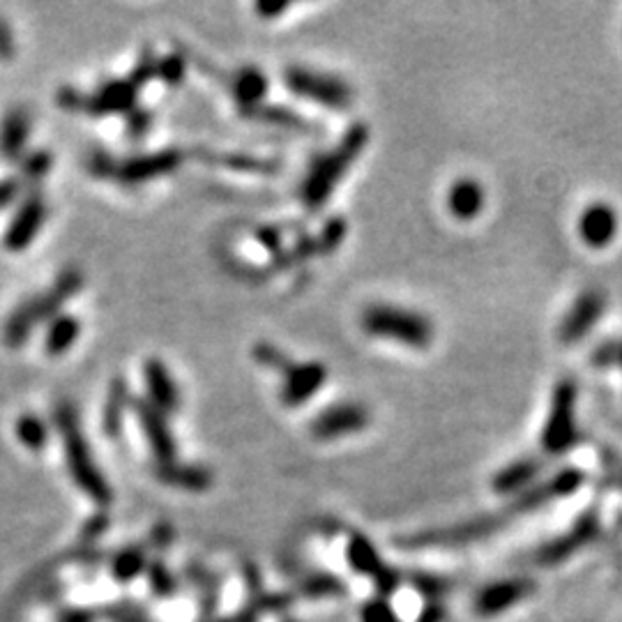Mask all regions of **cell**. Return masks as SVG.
<instances>
[{"label": "cell", "mask_w": 622, "mask_h": 622, "mask_svg": "<svg viewBox=\"0 0 622 622\" xmlns=\"http://www.w3.org/2000/svg\"><path fill=\"white\" fill-rule=\"evenodd\" d=\"M371 139V132L367 125L355 123L348 127V132L341 136L337 148L332 153L318 157L307 173L305 182H302V203L309 212L321 210L328 199L335 192L339 180L346 176L355 159L362 155Z\"/></svg>", "instance_id": "1"}, {"label": "cell", "mask_w": 622, "mask_h": 622, "mask_svg": "<svg viewBox=\"0 0 622 622\" xmlns=\"http://www.w3.org/2000/svg\"><path fill=\"white\" fill-rule=\"evenodd\" d=\"M81 286L83 275L79 268H67L60 272L51 288H47V291L40 295H33V298H28L26 302H21V305L12 311V316L7 318L3 328L5 344L12 348L24 346L28 337L33 335L35 325H40L44 321L51 323L53 318L60 316V309L81 291Z\"/></svg>", "instance_id": "2"}, {"label": "cell", "mask_w": 622, "mask_h": 622, "mask_svg": "<svg viewBox=\"0 0 622 622\" xmlns=\"http://www.w3.org/2000/svg\"><path fill=\"white\" fill-rule=\"evenodd\" d=\"M53 420H56V429L60 438H63L67 468H70L74 482H77L79 489L83 493H88L95 503L100 505L111 503L113 493L109 489V484H106L104 475L100 473V468L95 466L88 441L81 431L77 408L63 401V404H58L56 411H53Z\"/></svg>", "instance_id": "3"}, {"label": "cell", "mask_w": 622, "mask_h": 622, "mask_svg": "<svg viewBox=\"0 0 622 622\" xmlns=\"http://www.w3.org/2000/svg\"><path fill=\"white\" fill-rule=\"evenodd\" d=\"M360 323L369 337L390 339L411 348H427L434 341V323L413 309L371 305L364 309Z\"/></svg>", "instance_id": "4"}, {"label": "cell", "mask_w": 622, "mask_h": 622, "mask_svg": "<svg viewBox=\"0 0 622 622\" xmlns=\"http://www.w3.org/2000/svg\"><path fill=\"white\" fill-rule=\"evenodd\" d=\"M576 383L572 378H565L556 385L551 397V411L546 417L542 431V447L546 454H565L572 450L579 441V429H576Z\"/></svg>", "instance_id": "5"}, {"label": "cell", "mask_w": 622, "mask_h": 622, "mask_svg": "<svg viewBox=\"0 0 622 622\" xmlns=\"http://www.w3.org/2000/svg\"><path fill=\"white\" fill-rule=\"evenodd\" d=\"M512 519H517V512H514L512 505H507L503 512H493L484 514V517L470 519L464 523H454V526L445 528H434V530H424V533H417L413 537H408L401 544L404 546H464L473 544L480 540H487L496 530L507 526Z\"/></svg>", "instance_id": "6"}, {"label": "cell", "mask_w": 622, "mask_h": 622, "mask_svg": "<svg viewBox=\"0 0 622 622\" xmlns=\"http://www.w3.org/2000/svg\"><path fill=\"white\" fill-rule=\"evenodd\" d=\"M139 88L130 79H113L102 83L93 95H81L77 90H60L58 104L67 111L88 113V116H109V113H132Z\"/></svg>", "instance_id": "7"}, {"label": "cell", "mask_w": 622, "mask_h": 622, "mask_svg": "<svg viewBox=\"0 0 622 622\" xmlns=\"http://www.w3.org/2000/svg\"><path fill=\"white\" fill-rule=\"evenodd\" d=\"M286 88L302 100L316 102L328 109H348L353 102V90L346 81L332 74H323L307 67H288L284 74Z\"/></svg>", "instance_id": "8"}, {"label": "cell", "mask_w": 622, "mask_h": 622, "mask_svg": "<svg viewBox=\"0 0 622 622\" xmlns=\"http://www.w3.org/2000/svg\"><path fill=\"white\" fill-rule=\"evenodd\" d=\"M369 427V411L362 404H335L325 408L311 420V434L318 441H332V438H341L348 434H358V431Z\"/></svg>", "instance_id": "9"}, {"label": "cell", "mask_w": 622, "mask_h": 622, "mask_svg": "<svg viewBox=\"0 0 622 622\" xmlns=\"http://www.w3.org/2000/svg\"><path fill=\"white\" fill-rule=\"evenodd\" d=\"M44 222H47V201H44L40 192H35L21 203L17 215H14L10 226H7L3 238L5 249H10V252H24V249L33 245V240L42 231Z\"/></svg>", "instance_id": "10"}, {"label": "cell", "mask_w": 622, "mask_h": 622, "mask_svg": "<svg viewBox=\"0 0 622 622\" xmlns=\"http://www.w3.org/2000/svg\"><path fill=\"white\" fill-rule=\"evenodd\" d=\"M604 309H606V298L602 291H597V288L583 291L579 298H576L572 309L567 311L563 323H560V332H558L560 341H563V344H576V341H581L599 323Z\"/></svg>", "instance_id": "11"}, {"label": "cell", "mask_w": 622, "mask_h": 622, "mask_svg": "<svg viewBox=\"0 0 622 622\" xmlns=\"http://www.w3.org/2000/svg\"><path fill=\"white\" fill-rule=\"evenodd\" d=\"M132 408H134L136 420H139L141 431L148 438L150 450H153L155 459L159 461V466L173 464V461H176V441H173L166 415L162 411H157L150 401H143V399H134Z\"/></svg>", "instance_id": "12"}, {"label": "cell", "mask_w": 622, "mask_h": 622, "mask_svg": "<svg viewBox=\"0 0 622 622\" xmlns=\"http://www.w3.org/2000/svg\"><path fill=\"white\" fill-rule=\"evenodd\" d=\"M597 533H599V517H597L595 510H590V512L583 514V517L576 521L563 537H558V540H551L549 544H544L540 553H537V560H540L542 565L563 563V560L574 556L576 551L593 542Z\"/></svg>", "instance_id": "13"}, {"label": "cell", "mask_w": 622, "mask_h": 622, "mask_svg": "<svg viewBox=\"0 0 622 622\" xmlns=\"http://www.w3.org/2000/svg\"><path fill=\"white\" fill-rule=\"evenodd\" d=\"M282 401L288 408H298L323 388L328 369L321 362H293L284 374Z\"/></svg>", "instance_id": "14"}, {"label": "cell", "mask_w": 622, "mask_h": 622, "mask_svg": "<svg viewBox=\"0 0 622 622\" xmlns=\"http://www.w3.org/2000/svg\"><path fill=\"white\" fill-rule=\"evenodd\" d=\"M185 159V153L182 150H162V153H153V155H141L134 157L130 162L120 164L116 169V176L125 182V185H141V182L153 180L159 176H169L178 169Z\"/></svg>", "instance_id": "15"}, {"label": "cell", "mask_w": 622, "mask_h": 622, "mask_svg": "<svg viewBox=\"0 0 622 622\" xmlns=\"http://www.w3.org/2000/svg\"><path fill=\"white\" fill-rule=\"evenodd\" d=\"M533 593V583L526 579H510V581H498L491 583L475 597V613L477 616L491 618L498 613H505L510 606L519 604L521 599H526Z\"/></svg>", "instance_id": "16"}, {"label": "cell", "mask_w": 622, "mask_h": 622, "mask_svg": "<svg viewBox=\"0 0 622 622\" xmlns=\"http://www.w3.org/2000/svg\"><path fill=\"white\" fill-rule=\"evenodd\" d=\"M348 563L353 565V570L358 574L376 579L378 588H381L383 593H392V590L397 588V583H399L397 572H392L390 567H385L381 563V558H378L374 546H371V542L364 540L362 535H353L351 542H348Z\"/></svg>", "instance_id": "17"}, {"label": "cell", "mask_w": 622, "mask_h": 622, "mask_svg": "<svg viewBox=\"0 0 622 622\" xmlns=\"http://www.w3.org/2000/svg\"><path fill=\"white\" fill-rule=\"evenodd\" d=\"M579 233L588 247H609L618 233L616 210L606 206V203H593V206H588L579 219Z\"/></svg>", "instance_id": "18"}, {"label": "cell", "mask_w": 622, "mask_h": 622, "mask_svg": "<svg viewBox=\"0 0 622 622\" xmlns=\"http://www.w3.org/2000/svg\"><path fill=\"white\" fill-rule=\"evenodd\" d=\"M143 378H146L150 404L164 415L176 413L180 406V392L176 381H173L169 367L155 358L146 360V364H143Z\"/></svg>", "instance_id": "19"}, {"label": "cell", "mask_w": 622, "mask_h": 622, "mask_svg": "<svg viewBox=\"0 0 622 622\" xmlns=\"http://www.w3.org/2000/svg\"><path fill=\"white\" fill-rule=\"evenodd\" d=\"M30 113L24 106L7 111V116L0 123V155L5 159H19L24 153L30 136Z\"/></svg>", "instance_id": "20"}, {"label": "cell", "mask_w": 622, "mask_h": 622, "mask_svg": "<svg viewBox=\"0 0 622 622\" xmlns=\"http://www.w3.org/2000/svg\"><path fill=\"white\" fill-rule=\"evenodd\" d=\"M229 88L240 111L247 113L261 106L265 93H268V77L261 70H256V67H245V70L235 72L229 79Z\"/></svg>", "instance_id": "21"}, {"label": "cell", "mask_w": 622, "mask_h": 622, "mask_svg": "<svg viewBox=\"0 0 622 622\" xmlns=\"http://www.w3.org/2000/svg\"><path fill=\"white\" fill-rule=\"evenodd\" d=\"M447 208L461 222H470L484 210V187L473 178H461L447 194Z\"/></svg>", "instance_id": "22"}, {"label": "cell", "mask_w": 622, "mask_h": 622, "mask_svg": "<svg viewBox=\"0 0 622 622\" xmlns=\"http://www.w3.org/2000/svg\"><path fill=\"white\" fill-rule=\"evenodd\" d=\"M540 468H542L540 459H535V457L514 461V464L505 466L496 477H493V491L514 493V491L526 489L528 484L535 480L537 473H540Z\"/></svg>", "instance_id": "23"}, {"label": "cell", "mask_w": 622, "mask_h": 622, "mask_svg": "<svg viewBox=\"0 0 622 622\" xmlns=\"http://www.w3.org/2000/svg\"><path fill=\"white\" fill-rule=\"evenodd\" d=\"M79 335H81V323L77 321V318L60 314L49 323L44 348H47V353L51 355V358H60V355H65L74 344H77Z\"/></svg>", "instance_id": "24"}, {"label": "cell", "mask_w": 622, "mask_h": 622, "mask_svg": "<svg viewBox=\"0 0 622 622\" xmlns=\"http://www.w3.org/2000/svg\"><path fill=\"white\" fill-rule=\"evenodd\" d=\"M132 401L134 399L130 397V390H127L123 378H116V381L111 383L109 399H106L104 415H102V424H104L106 434L109 436L120 434V429H123V424H125V415H127V411H130Z\"/></svg>", "instance_id": "25"}, {"label": "cell", "mask_w": 622, "mask_h": 622, "mask_svg": "<svg viewBox=\"0 0 622 622\" xmlns=\"http://www.w3.org/2000/svg\"><path fill=\"white\" fill-rule=\"evenodd\" d=\"M159 477H162V482L187 491H203L212 484V475L206 468L180 466L176 461H173V464L159 466Z\"/></svg>", "instance_id": "26"}, {"label": "cell", "mask_w": 622, "mask_h": 622, "mask_svg": "<svg viewBox=\"0 0 622 622\" xmlns=\"http://www.w3.org/2000/svg\"><path fill=\"white\" fill-rule=\"evenodd\" d=\"M245 116L254 118V120H261V123H268V125H279V127H291V130H298V132H311V125L307 123L305 118L298 116V113L286 109V106H256V109L247 111Z\"/></svg>", "instance_id": "27"}, {"label": "cell", "mask_w": 622, "mask_h": 622, "mask_svg": "<svg viewBox=\"0 0 622 622\" xmlns=\"http://www.w3.org/2000/svg\"><path fill=\"white\" fill-rule=\"evenodd\" d=\"M14 431H17V438L21 441V445L28 447V450L40 452V450H44V447H47L49 429H47V422H44L42 417L30 415V413L21 415Z\"/></svg>", "instance_id": "28"}, {"label": "cell", "mask_w": 622, "mask_h": 622, "mask_svg": "<svg viewBox=\"0 0 622 622\" xmlns=\"http://www.w3.org/2000/svg\"><path fill=\"white\" fill-rule=\"evenodd\" d=\"M215 164H222L226 169L242 171V173H277L279 164L270 162V159L263 157H252V155H212L210 157Z\"/></svg>", "instance_id": "29"}, {"label": "cell", "mask_w": 622, "mask_h": 622, "mask_svg": "<svg viewBox=\"0 0 622 622\" xmlns=\"http://www.w3.org/2000/svg\"><path fill=\"white\" fill-rule=\"evenodd\" d=\"M187 58L182 53H171L162 60H157V79H162L169 86H178L185 79Z\"/></svg>", "instance_id": "30"}, {"label": "cell", "mask_w": 622, "mask_h": 622, "mask_svg": "<svg viewBox=\"0 0 622 622\" xmlns=\"http://www.w3.org/2000/svg\"><path fill=\"white\" fill-rule=\"evenodd\" d=\"M254 358L259 360L263 367H268L272 371H279V374H284V371L293 364V360L288 358L284 351H279V348L270 346V344H256L254 346Z\"/></svg>", "instance_id": "31"}, {"label": "cell", "mask_w": 622, "mask_h": 622, "mask_svg": "<svg viewBox=\"0 0 622 622\" xmlns=\"http://www.w3.org/2000/svg\"><path fill=\"white\" fill-rule=\"evenodd\" d=\"M590 362L599 369L606 367H620L622 369V341H604L599 344L593 355H590Z\"/></svg>", "instance_id": "32"}, {"label": "cell", "mask_w": 622, "mask_h": 622, "mask_svg": "<svg viewBox=\"0 0 622 622\" xmlns=\"http://www.w3.org/2000/svg\"><path fill=\"white\" fill-rule=\"evenodd\" d=\"M53 164V157L47 150H37V153L30 155L24 164V178L37 182L40 178H44L49 173Z\"/></svg>", "instance_id": "33"}, {"label": "cell", "mask_w": 622, "mask_h": 622, "mask_svg": "<svg viewBox=\"0 0 622 622\" xmlns=\"http://www.w3.org/2000/svg\"><path fill=\"white\" fill-rule=\"evenodd\" d=\"M256 240H259L275 259L284 252V229H277V226H263V229L256 231Z\"/></svg>", "instance_id": "34"}, {"label": "cell", "mask_w": 622, "mask_h": 622, "mask_svg": "<svg viewBox=\"0 0 622 622\" xmlns=\"http://www.w3.org/2000/svg\"><path fill=\"white\" fill-rule=\"evenodd\" d=\"M362 620L364 622H399L397 613H394L390 609V604H385V602H371L364 606Z\"/></svg>", "instance_id": "35"}, {"label": "cell", "mask_w": 622, "mask_h": 622, "mask_svg": "<svg viewBox=\"0 0 622 622\" xmlns=\"http://www.w3.org/2000/svg\"><path fill=\"white\" fill-rule=\"evenodd\" d=\"M305 593L314 595V597L339 595L341 593V583L337 579H330V576H314V579L307 583Z\"/></svg>", "instance_id": "36"}, {"label": "cell", "mask_w": 622, "mask_h": 622, "mask_svg": "<svg viewBox=\"0 0 622 622\" xmlns=\"http://www.w3.org/2000/svg\"><path fill=\"white\" fill-rule=\"evenodd\" d=\"M90 171L95 173V176H111V173H116V166H113V159L104 153V150H93V155H90Z\"/></svg>", "instance_id": "37"}, {"label": "cell", "mask_w": 622, "mask_h": 622, "mask_svg": "<svg viewBox=\"0 0 622 622\" xmlns=\"http://www.w3.org/2000/svg\"><path fill=\"white\" fill-rule=\"evenodd\" d=\"M139 567H141V556L134 551L125 553V556H120L116 560V572L120 579H132V576L139 572Z\"/></svg>", "instance_id": "38"}, {"label": "cell", "mask_w": 622, "mask_h": 622, "mask_svg": "<svg viewBox=\"0 0 622 622\" xmlns=\"http://www.w3.org/2000/svg\"><path fill=\"white\" fill-rule=\"evenodd\" d=\"M19 189H21L19 178H10V180L0 182V210H5L14 199H17Z\"/></svg>", "instance_id": "39"}, {"label": "cell", "mask_w": 622, "mask_h": 622, "mask_svg": "<svg viewBox=\"0 0 622 622\" xmlns=\"http://www.w3.org/2000/svg\"><path fill=\"white\" fill-rule=\"evenodd\" d=\"M150 127V113L148 111H132L130 113V136H134V139H139V136H143L148 132Z\"/></svg>", "instance_id": "40"}, {"label": "cell", "mask_w": 622, "mask_h": 622, "mask_svg": "<svg viewBox=\"0 0 622 622\" xmlns=\"http://www.w3.org/2000/svg\"><path fill=\"white\" fill-rule=\"evenodd\" d=\"M606 468H609V475H606V482L613 484V487L622 489V459L613 457V454H609L606 457Z\"/></svg>", "instance_id": "41"}, {"label": "cell", "mask_w": 622, "mask_h": 622, "mask_svg": "<svg viewBox=\"0 0 622 622\" xmlns=\"http://www.w3.org/2000/svg\"><path fill=\"white\" fill-rule=\"evenodd\" d=\"M288 10V3H259L256 5V12L261 14L263 19H272L279 17V14Z\"/></svg>", "instance_id": "42"}, {"label": "cell", "mask_w": 622, "mask_h": 622, "mask_svg": "<svg viewBox=\"0 0 622 622\" xmlns=\"http://www.w3.org/2000/svg\"><path fill=\"white\" fill-rule=\"evenodd\" d=\"M12 56V40L7 28L0 24V58H10Z\"/></svg>", "instance_id": "43"}, {"label": "cell", "mask_w": 622, "mask_h": 622, "mask_svg": "<svg viewBox=\"0 0 622 622\" xmlns=\"http://www.w3.org/2000/svg\"><path fill=\"white\" fill-rule=\"evenodd\" d=\"M441 620V609H429L424 616L420 618V622H438Z\"/></svg>", "instance_id": "44"}, {"label": "cell", "mask_w": 622, "mask_h": 622, "mask_svg": "<svg viewBox=\"0 0 622 622\" xmlns=\"http://www.w3.org/2000/svg\"><path fill=\"white\" fill-rule=\"evenodd\" d=\"M284 622H293V620H284Z\"/></svg>", "instance_id": "45"}]
</instances>
